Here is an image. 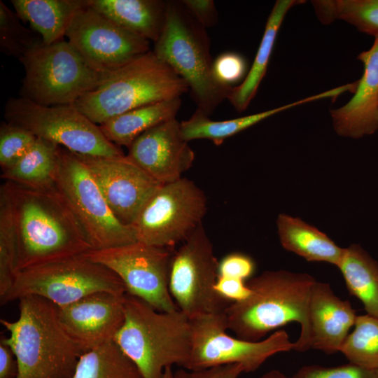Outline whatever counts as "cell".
I'll list each match as a JSON object with an SVG mask.
<instances>
[{"mask_svg":"<svg viewBox=\"0 0 378 378\" xmlns=\"http://www.w3.org/2000/svg\"><path fill=\"white\" fill-rule=\"evenodd\" d=\"M171 248L139 241L91 249L83 255L104 265L122 281L126 293L145 301L159 312L178 309L169 289Z\"/></svg>","mask_w":378,"mask_h":378,"instance_id":"cell-14","label":"cell"},{"mask_svg":"<svg viewBox=\"0 0 378 378\" xmlns=\"http://www.w3.org/2000/svg\"><path fill=\"white\" fill-rule=\"evenodd\" d=\"M276 225L284 248L309 262H324L338 267L344 248L337 246L324 232L285 214L279 215Z\"/></svg>","mask_w":378,"mask_h":378,"instance_id":"cell-23","label":"cell"},{"mask_svg":"<svg viewBox=\"0 0 378 378\" xmlns=\"http://www.w3.org/2000/svg\"><path fill=\"white\" fill-rule=\"evenodd\" d=\"M76 154L88 168L115 216L124 225L132 226L143 206L162 185L127 155Z\"/></svg>","mask_w":378,"mask_h":378,"instance_id":"cell-16","label":"cell"},{"mask_svg":"<svg viewBox=\"0 0 378 378\" xmlns=\"http://www.w3.org/2000/svg\"><path fill=\"white\" fill-rule=\"evenodd\" d=\"M125 319L113 341L143 378H161L164 369L186 368L192 350L190 319L179 309L164 312L126 293Z\"/></svg>","mask_w":378,"mask_h":378,"instance_id":"cell-4","label":"cell"},{"mask_svg":"<svg viewBox=\"0 0 378 378\" xmlns=\"http://www.w3.org/2000/svg\"><path fill=\"white\" fill-rule=\"evenodd\" d=\"M21 19L0 1V50L20 59L29 49L41 42V36L21 23Z\"/></svg>","mask_w":378,"mask_h":378,"instance_id":"cell-32","label":"cell"},{"mask_svg":"<svg viewBox=\"0 0 378 378\" xmlns=\"http://www.w3.org/2000/svg\"><path fill=\"white\" fill-rule=\"evenodd\" d=\"M254 270L255 262L250 256L241 253H232L218 262V276L245 281L251 276Z\"/></svg>","mask_w":378,"mask_h":378,"instance_id":"cell-37","label":"cell"},{"mask_svg":"<svg viewBox=\"0 0 378 378\" xmlns=\"http://www.w3.org/2000/svg\"><path fill=\"white\" fill-rule=\"evenodd\" d=\"M349 363L378 370V318L357 316L354 328L340 351Z\"/></svg>","mask_w":378,"mask_h":378,"instance_id":"cell-31","label":"cell"},{"mask_svg":"<svg viewBox=\"0 0 378 378\" xmlns=\"http://www.w3.org/2000/svg\"><path fill=\"white\" fill-rule=\"evenodd\" d=\"M125 295L99 292L57 306L62 327L84 353L113 340L124 322Z\"/></svg>","mask_w":378,"mask_h":378,"instance_id":"cell-17","label":"cell"},{"mask_svg":"<svg viewBox=\"0 0 378 378\" xmlns=\"http://www.w3.org/2000/svg\"><path fill=\"white\" fill-rule=\"evenodd\" d=\"M55 186L92 249L137 241L132 227L122 224L115 216L85 163L61 146Z\"/></svg>","mask_w":378,"mask_h":378,"instance_id":"cell-9","label":"cell"},{"mask_svg":"<svg viewBox=\"0 0 378 378\" xmlns=\"http://www.w3.org/2000/svg\"><path fill=\"white\" fill-rule=\"evenodd\" d=\"M302 0H277L267 18L264 34L252 66L244 80L232 87L227 99L238 112L245 111L254 98L264 78L278 31L287 12Z\"/></svg>","mask_w":378,"mask_h":378,"instance_id":"cell-24","label":"cell"},{"mask_svg":"<svg viewBox=\"0 0 378 378\" xmlns=\"http://www.w3.org/2000/svg\"><path fill=\"white\" fill-rule=\"evenodd\" d=\"M15 12L41 38L51 44L64 39L74 15L88 0H11Z\"/></svg>","mask_w":378,"mask_h":378,"instance_id":"cell-22","label":"cell"},{"mask_svg":"<svg viewBox=\"0 0 378 378\" xmlns=\"http://www.w3.org/2000/svg\"><path fill=\"white\" fill-rule=\"evenodd\" d=\"M292 378H378V370L351 363L337 367L311 365L300 368Z\"/></svg>","mask_w":378,"mask_h":378,"instance_id":"cell-35","label":"cell"},{"mask_svg":"<svg viewBox=\"0 0 378 378\" xmlns=\"http://www.w3.org/2000/svg\"><path fill=\"white\" fill-rule=\"evenodd\" d=\"M181 104L180 97L147 104L117 115L99 126L111 142L128 148L144 132L176 118Z\"/></svg>","mask_w":378,"mask_h":378,"instance_id":"cell-26","label":"cell"},{"mask_svg":"<svg viewBox=\"0 0 378 378\" xmlns=\"http://www.w3.org/2000/svg\"><path fill=\"white\" fill-rule=\"evenodd\" d=\"M121 27L154 43L164 27L167 2L160 0H88Z\"/></svg>","mask_w":378,"mask_h":378,"instance_id":"cell-21","label":"cell"},{"mask_svg":"<svg viewBox=\"0 0 378 378\" xmlns=\"http://www.w3.org/2000/svg\"><path fill=\"white\" fill-rule=\"evenodd\" d=\"M258 378H289V377L279 370H271L265 373L264 374L259 377Z\"/></svg>","mask_w":378,"mask_h":378,"instance_id":"cell-42","label":"cell"},{"mask_svg":"<svg viewBox=\"0 0 378 378\" xmlns=\"http://www.w3.org/2000/svg\"><path fill=\"white\" fill-rule=\"evenodd\" d=\"M16 239L12 213L0 191V297L11 287L16 276Z\"/></svg>","mask_w":378,"mask_h":378,"instance_id":"cell-33","label":"cell"},{"mask_svg":"<svg viewBox=\"0 0 378 378\" xmlns=\"http://www.w3.org/2000/svg\"><path fill=\"white\" fill-rule=\"evenodd\" d=\"M128 158L158 182L182 178L195 154L183 136L176 118L159 124L139 135L128 148Z\"/></svg>","mask_w":378,"mask_h":378,"instance_id":"cell-18","label":"cell"},{"mask_svg":"<svg viewBox=\"0 0 378 378\" xmlns=\"http://www.w3.org/2000/svg\"><path fill=\"white\" fill-rule=\"evenodd\" d=\"M71 378H143L135 364L113 340L85 352Z\"/></svg>","mask_w":378,"mask_h":378,"instance_id":"cell-29","label":"cell"},{"mask_svg":"<svg viewBox=\"0 0 378 378\" xmlns=\"http://www.w3.org/2000/svg\"><path fill=\"white\" fill-rule=\"evenodd\" d=\"M312 4L323 24L344 20L360 32L378 36V0H314Z\"/></svg>","mask_w":378,"mask_h":378,"instance_id":"cell-30","label":"cell"},{"mask_svg":"<svg viewBox=\"0 0 378 378\" xmlns=\"http://www.w3.org/2000/svg\"><path fill=\"white\" fill-rule=\"evenodd\" d=\"M153 52L188 85L197 108L210 115L232 87L217 81L208 36L181 2H167L166 18Z\"/></svg>","mask_w":378,"mask_h":378,"instance_id":"cell-6","label":"cell"},{"mask_svg":"<svg viewBox=\"0 0 378 378\" xmlns=\"http://www.w3.org/2000/svg\"><path fill=\"white\" fill-rule=\"evenodd\" d=\"M4 116L7 122L75 153L96 157L124 155L74 104L43 106L22 97H11L5 104Z\"/></svg>","mask_w":378,"mask_h":378,"instance_id":"cell-10","label":"cell"},{"mask_svg":"<svg viewBox=\"0 0 378 378\" xmlns=\"http://www.w3.org/2000/svg\"><path fill=\"white\" fill-rule=\"evenodd\" d=\"M207 209L204 192L181 178L162 184L132 225L136 241L171 248L184 242L202 224Z\"/></svg>","mask_w":378,"mask_h":378,"instance_id":"cell-11","label":"cell"},{"mask_svg":"<svg viewBox=\"0 0 378 378\" xmlns=\"http://www.w3.org/2000/svg\"><path fill=\"white\" fill-rule=\"evenodd\" d=\"M191 321L192 350L185 368L192 371L238 363L253 372L272 356L294 349L286 331L276 330L261 341H247L226 333L225 312L199 316Z\"/></svg>","mask_w":378,"mask_h":378,"instance_id":"cell-13","label":"cell"},{"mask_svg":"<svg viewBox=\"0 0 378 378\" xmlns=\"http://www.w3.org/2000/svg\"><path fill=\"white\" fill-rule=\"evenodd\" d=\"M188 90L183 79L150 50L111 73L74 105L100 125L134 108L179 98Z\"/></svg>","mask_w":378,"mask_h":378,"instance_id":"cell-5","label":"cell"},{"mask_svg":"<svg viewBox=\"0 0 378 378\" xmlns=\"http://www.w3.org/2000/svg\"><path fill=\"white\" fill-rule=\"evenodd\" d=\"M0 191L12 213L17 273L92 249L56 186L33 188L4 181Z\"/></svg>","mask_w":378,"mask_h":378,"instance_id":"cell-1","label":"cell"},{"mask_svg":"<svg viewBox=\"0 0 378 378\" xmlns=\"http://www.w3.org/2000/svg\"><path fill=\"white\" fill-rule=\"evenodd\" d=\"M36 136L29 131L2 121L0 125V167L7 169L31 148Z\"/></svg>","mask_w":378,"mask_h":378,"instance_id":"cell-34","label":"cell"},{"mask_svg":"<svg viewBox=\"0 0 378 378\" xmlns=\"http://www.w3.org/2000/svg\"><path fill=\"white\" fill-rule=\"evenodd\" d=\"M18 300V318L0 320L10 333L1 337L16 358L15 378H71L84 351L62 327L57 307L36 295Z\"/></svg>","mask_w":378,"mask_h":378,"instance_id":"cell-3","label":"cell"},{"mask_svg":"<svg viewBox=\"0 0 378 378\" xmlns=\"http://www.w3.org/2000/svg\"><path fill=\"white\" fill-rule=\"evenodd\" d=\"M67 41L89 66L111 74L151 50L150 41L115 23L88 5L73 18Z\"/></svg>","mask_w":378,"mask_h":378,"instance_id":"cell-15","label":"cell"},{"mask_svg":"<svg viewBox=\"0 0 378 378\" xmlns=\"http://www.w3.org/2000/svg\"><path fill=\"white\" fill-rule=\"evenodd\" d=\"M246 67V62L241 55L227 52L213 62V74L218 83L231 88L244 77Z\"/></svg>","mask_w":378,"mask_h":378,"instance_id":"cell-36","label":"cell"},{"mask_svg":"<svg viewBox=\"0 0 378 378\" xmlns=\"http://www.w3.org/2000/svg\"><path fill=\"white\" fill-rule=\"evenodd\" d=\"M18 363L10 346L2 337L0 340V378H15Z\"/></svg>","mask_w":378,"mask_h":378,"instance_id":"cell-41","label":"cell"},{"mask_svg":"<svg viewBox=\"0 0 378 378\" xmlns=\"http://www.w3.org/2000/svg\"><path fill=\"white\" fill-rule=\"evenodd\" d=\"M358 59L364 69L353 97L344 106L330 111L335 132L353 139L378 130V36L369 50L358 55Z\"/></svg>","mask_w":378,"mask_h":378,"instance_id":"cell-19","label":"cell"},{"mask_svg":"<svg viewBox=\"0 0 378 378\" xmlns=\"http://www.w3.org/2000/svg\"><path fill=\"white\" fill-rule=\"evenodd\" d=\"M59 145L38 138L29 150L15 164L1 171V178L33 188L55 186L59 163Z\"/></svg>","mask_w":378,"mask_h":378,"instance_id":"cell-27","label":"cell"},{"mask_svg":"<svg viewBox=\"0 0 378 378\" xmlns=\"http://www.w3.org/2000/svg\"><path fill=\"white\" fill-rule=\"evenodd\" d=\"M174 378H192V377L190 372L180 370L174 373Z\"/></svg>","mask_w":378,"mask_h":378,"instance_id":"cell-43","label":"cell"},{"mask_svg":"<svg viewBox=\"0 0 378 378\" xmlns=\"http://www.w3.org/2000/svg\"><path fill=\"white\" fill-rule=\"evenodd\" d=\"M99 292L123 295L126 289L114 272L83 253L18 272L0 301L4 304L36 295L62 307Z\"/></svg>","mask_w":378,"mask_h":378,"instance_id":"cell-8","label":"cell"},{"mask_svg":"<svg viewBox=\"0 0 378 378\" xmlns=\"http://www.w3.org/2000/svg\"><path fill=\"white\" fill-rule=\"evenodd\" d=\"M331 97V91L327 90L277 108L226 120H211L207 114L197 108L189 119L180 122L181 133L187 141L206 139L219 146L227 138L276 113L298 105Z\"/></svg>","mask_w":378,"mask_h":378,"instance_id":"cell-25","label":"cell"},{"mask_svg":"<svg viewBox=\"0 0 378 378\" xmlns=\"http://www.w3.org/2000/svg\"><path fill=\"white\" fill-rule=\"evenodd\" d=\"M218 262L202 224L172 253L169 292L178 309L190 320L224 312L232 303L215 289Z\"/></svg>","mask_w":378,"mask_h":378,"instance_id":"cell-12","label":"cell"},{"mask_svg":"<svg viewBox=\"0 0 378 378\" xmlns=\"http://www.w3.org/2000/svg\"><path fill=\"white\" fill-rule=\"evenodd\" d=\"M356 318L348 300L337 297L328 284L316 281L309 301L307 350L340 351Z\"/></svg>","mask_w":378,"mask_h":378,"instance_id":"cell-20","label":"cell"},{"mask_svg":"<svg viewBox=\"0 0 378 378\" xmlns=\"http://www.w3.org/2000/svg\"><path fill=\"white\" fill-rule=\"evenodd\" d=\"M316 279L307 273L265 271L246 282L251 293L225 310L228 330L237 337L260 341L270 331L290 322L300 326L294 349L307 351L309 307Z\"/></svg>","mask_w":378,"mask_h":378,"instance_id":"cell-2","label":"cell"},{"mask_svg":"<svg viewBox=\"0 0 378 378\" xmlns=\"http://www.w3.org/2000/svg\"><path fill=\"white\" fill-rule=\"evenodd\" d=\"M337 267L349 293L362 302L367 314L378 318V262L354 244L344 248Z\"/></svg>","mask_w":378,"mask_h":378,"instance_id":"cell-28","label":"cell"},{"mask_svg":"<svg viewBox=\"0 0 378 378\" xmlns=\"http://www.w3.org/2000/svg\"><path fill=\"white\" fill-rule=\"evenodd\" d=\"M181 3L204 28L211 27L216 23L218 13L214 1L183 0Z\"/></svg>","mask_w":378,"mask_h":378,"instance_id":"cell-38","label":"cell"},{"mask_svg":"<svg viewBox=\"0 0 378 378\" xmlns=\"http://www.w3.org/2000/svg\"><path fill=\"white\" fill-rule=\"evenodd\" d=\"M244 372L241 364L232 363L192 371V378H238Z\"/></svg>","mask_w":378,"mask_h":378,"instance_id":"cell-40","label":"cell"},{"mask_svg":"<svg viewBox=\"0 0 378 378\" xmlns=\"http://www.w3.org/2000/svg\"><path fill=\"white\" fill-rule=\"evenodd\" d=\"M19 60L24 70L20 97L43 106L74 104L111 74L89 66L64 39L48 45L41 41Z\"/></svg>","mask_w":378,"mask_h":378,"instance_id":"cell-7","label":"cell"},{"mask_svg":"<svg viewBox=\"0 0 378 378\" xmlns=\"http://www.w3.org/2000/svg\"><path fill=\"white\" fill-rule=\"evenodd\" d=\"M215 289L222 297L231 302L242 300L251 293L245 281L222 276H218Z\"/></svg>","mask_w":378,"mask_h":378,"instance_id":"cell-39","label":"cell"},{"mask_svg":"<svg viewBox=\"0 0 378 378\" xmlns=\"http://www.w3.org/2000/svg\"><path fill=\"white\" fill-rule=\"evenodd\" d=\"M161 378H174V373H173L172 367H167L164 369Z\"/></svg>","mask_w":378,"mask_h":378,"instance_id":"cell-44","label":"cell"}]
</instances>
